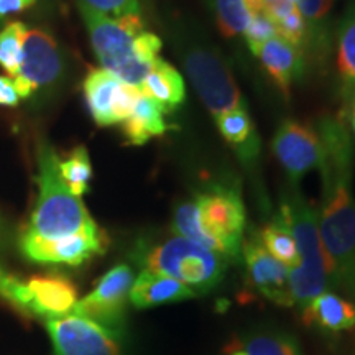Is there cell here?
I'll return each instance as SVG.
<instances>
[{
    "label": "cell",
    "mask_w": 355,
    "mask_h": 355,
    "mask_svg": "<svg viewBox=\"0 0 355 355\" xmlns=\"http://www.w3.org/2000/svg\"><path fill=\"white\" fill-rule=\"evenodd\" d=\"M316 130L322 144L319 165L322 198L318 227L329 266L331 286L355 300V201L352 196L354 145L339 117L319 119Z\"/></svg>",
    "instance_id": "cell-1"
},
{
    "label": "cell",
    "mask_w": 355,
    "mask_h": 355,
    "mask_svg": "<svg viewBox=\"0 0 355 355\" xmlns=\"http://www.w3.org/2000/svg\"><path fill=\"white\" fill-rule=\"evenodd\" d=\"M245 206L237 188L216 183L181 202L173 216V232L209 248L229 261L241 259Z\"/></svg>",
    "instance_id": "cell-2"
},
{
    "label": "cell",
    "mask_w": 355,
    "mask_h": 355,
    "mask_svg": "<svg viewBox=\"0 0 355 355\" xmlns=\"http://www.w3.org/2000/svg\"><path fill=\"white\" fill-rule=\"evenodd\" d=\"M58 166L60 155L51 145L43 144L38 150V199L25 232L44 241L99 232L83 199L74 196L61 181Z\"/></svg>",
    "instance_id": "cell-3"
},
{
    "label": "cell",
    "mask_w": 355,
    "mask_h": 355,
    "mask_svg": "<svg viewBox=\"0 0 355 355\" xmlns=\"http://www.w3.org/2000/svg\"><path fill=\"white\" fill-rule=\"evenodd\" d=\"M290 224L298 250V263L290 270L293 306L301 311L324 291H329L331 275L318 227V209L304 199L298 184H291L279 204Z\"/></svg>",
    "instance_id": "cell-4"
},
{
    "label": "cell",
    "mask_w": 355,
    "mask_h": 355,
    "mask_svg": "<svg viewBox=\"0 0 355 355\" xmlns=\"http://www.w3.org/2000/svg\"><path fill=\"white\" fill-rule=\"evenodd\" d=\"M135 261L141 270L178 279L196 295L214 290L229 266L225 257L176 234L150 245L140 243L135 250Z\"/></svg>",
    "instance_id": "cell-5"
},
{
    "label": "cell",
    "mask_w": 355,
    "mask_h": 355,
    "mask_svg": "<svg viewBox=\"0 0 355 355\" xmlns=\"http://www.w3.org/2000/svg\"><path fill=\"white\" fill-rule=\"evenodd\" d=\"M78 8L102 69L112 73L125 84L140 89L152 68L140 63L133 53L137 35L145 30L141 17L127 15L114 19L87 6L83 0H78Z\"/></svg>",
    "instance_id": "cell-6"
},
{
    "label": "cell",
    "mask_w": 355,
    "mask_h": 355,
    "mask_svg": "<svg viewBox=\"0 0 355 355\" xmlns=\"http://www.w3.org/2000/svg\"><path fill=\"white\" fill-rule=\"evenodd\" d=\"M183 64L191 84L212 117L247 107L227 63L214 48L204 44L186 46Z\"/></svg>",
    "instance_id": "cell-7"
},
{
    "label": "cell",
    "mask_w": 355,
    "mask_h": 355,
    "mask_svg": "<svg viewBox=\"0 0 355 355\" xmlns=\"http://www.w3.org/2000/svg\"><path fill=\"white\" fill-rule=\"evenodd\" d=\"M64 76V55L56 38L44 28H28L24 61L13 79L20 99H28L42 89L56 86Z\"/></svg>",
    "instance_id": "cell-8"
},
{
    "label": "cell",
    "mask_w": 355,
    "mask_h": 355,
    "mask_svg": "<svg viewBox=\"0 0 355 355\" xmlns=\"http://www.w3.org/2000/svg\"><path fill=\"white\" fill-rule=\"evenodd\" d=\"M46 331L55 355H122L121 331L78 314L48 319Z\"/></svg>",
    "instance_id": "cell-9"
},
{
    "label": "cell",
    "mask_w": 355,
    "mask_h": 355,
    "mask_svg": "<svg viewBox=\"0 0 355 355\" xmlns=\"http://www.w3.org/2000/svg\"><path fill=\"white\" fill-rule=\"evenodd\" d=\"M133 272L128 265H117L102 277L94 290L78 300L73 314L96 321L109 329L121 331L130 301Z\"/></svg>",
    "instance_id": "cell-10"
},
{
    "label": "cell",
    "mask_w": 355,
    "mask_h": 355,
    "mask_svg": "<svg viewBox=\"0 0 355 355\" xmlns=\"http://www.w3.org/2000/svg\"><path fill=\"white\" fill-rule=\"evenodd\" d=\"M83 91L91 117L99 127L122 123L132 114L141 94L139 87L125 84L102 68L89 71Z\"/></svg>",
    "instance_id": "cell-11"
},
{
    "label": "cell",
    "mask_w": 355,
    "mask_h": 355,
    "mask_svg": "<svg viewBox=\"0 0 355 355\" xmlns=\"http://www.w3.org/2000/svg\"><path fill=\"white\" fill-rule=\"evenodd\" d=\"M275 157L286 171L291 184H298L306 173L316 170L322 159V144L316 127L293 119L279 123L272 140Z\"/></svg>",
    "instance_id": "cell-12"
},
{
    "label": "cell",
    "mask_w": 355,
    "mask_h": 355,
    "mask_svg": "<svg viewBox=\"0 0 355 355\" xmlns=\"http://www.w3.org/2000/svg\"><path fill=\"white\" fill-rule=\"evenodd\" d=\"M20 250L35 263L79 266L94 255L104 254L105 241L102 230L76 234L56 241H44L24 232L20 237Z\"/></svg>",
    "instance_id": "cell-13"
},
{
    "label": "cell",
    "mask_w": 355,
    "mask_h": 355,
    "mask_svg": "<svg viewBox=\"0 0 355 355\" xmlns=\"http://www.w3.org/2000/svg\"><path fill=\"white\" fill-rule=\"evenodd\" d=\"M242 255L252 285L266 300L282 306H293L290 291V268L278 261L260 241L259 230H252L243 241Z\"/></svg>",
    "instance_id": "cell-14"
},
{
    "label": "cell",
    "mask_w": 355,
    "mask_h": 355,
    "mask_svg": "<svg viewBox=\"0 0 355 355\" xmlns=\"http://www.w3.org/2000/svg\"><path fill=\"white\" fill-rule=\"evenodd\" d=\"M21 311L35 316L56 319L73 313L78 303V290L61 275L33 277L24 282Z\"/></svg>",
    "instance_id": "cell-15"
},
{
    "label": "cell",
    "mask_w": 355,
    "mask_h": 355,
    "mask_svg": "<svg viewBox=\"0 0 355 355\" xmlns=\"http://www.w3.org/2000/svg\"><path fill=\"white\" fill-rule=\"evenodd\" d=\"M252 53L259 58L268 76L279 87V91L288 97L291 84L304 73L303 53L285 42L282 37H275L261 43Z\"/></svg>",
    "instance_id": "cell-16"
},
{
    "label": "cell",
    "mask_w": 355,
    "mask_h": 355,
    "mask_svg": "<svg viewBox=\"0 0 355 355\" xmlns=\"http://www.w3.org/2000/svg\"><path fill=\"white\" fill-rule=\"evenodd\" d=\"M198 296L189 286L166 275L141 270L139 277L133 279L130 290V303L135 308L145 309L153 306L178 303Z\"/></svg>",
    "instance_id": "cell-17"
},
{
    "label": "cell",
    "mask_w": 355,
    "mask_h": 355,
    "mask_svg": "<svg viewBox=\"0 0 355 355\" xmlns=\"http://www.w3.org/2000/svg\"><path fill=\"white\" fill-rule=\"evenodd\" d=\"M217 128L224 140L245 166H252L260 155V137L248 109H235L216 117Z\"/></svg>",
    "instance_id": "cell-18"
},
{
    "label": "cell",
    "mask_w": 355,
    "mask_h": 355,
    "mask_svg": "<svg viewBox=\"0 0 355 355\" xmlns=\"http://www.w3.org/2000/svg\"><path fill=\"white\" fill-rule=\"evenodd\" d=\"M140 92L162 105L168 115L183 104L186 97L184 79L170 63L158 58L141 83Z\"/></svg>",
    "instance_id": "cell-19"
},
{
    "label": "cell",
    "mask_w": 355,
    "mask_h": 355,
    "mask_svg": "<svg viewBox=\"0 0 355 355\" xmlns=\"http://www.w3.org/2000/svg\"><path fill=\"white\" fill-rule=\"evenodd\" d=\"M304 321L326 332H343L355 326V304L334 291H324L303 311Z\"/></svg>",
    "instance_id": "cell-20"
},
{
    "label": "cell",
    "mask_w": 355,
    "mask_h": 355,
    "mask_svg": "<svg viewBox=\"0 0 355 355\" xmlns=\"http://www.w3.org/2000/svg\"><path fill=\"white\" fill-rule=\"evenodd\" d=\"M166 112L153 99L140 94L132 114L122 122V133L127 144L133 146L145 145L155 137H162L170 130L166 122Z\"/></svg>",
    "instance_id": "cell-21"
},
{
    "label": "cell",
    "mask_w": 355,
    "mask_h": 355,
    "mask_svg": "<svg viewBox=\"0 0 355 355\" xmlns=\"http://www.w3.org/2000/svg\"><path fill=\"white\" fill-rule=\"evenodd\" d=\"M224 355H303L298 343L282 331H255L232 340Z\"/></svg>",
    "instance_id": "cell-22"
},
{
    "label": "cell",
    "mask_w": 355,
    "mask_h": 355,
    "mask_svg": "<svg viewBox=\"0 0 355 355\" xmlns=\"http://www.w3.org/2000/svg\"><path fill=\"white\" fill-rule=\"evenodd\" d=\"M332 3L334 0H298L296 3L308 32L306 50H309L316 60H322L329 53V15Z\"/></svg>",
    "instance_id": "cell-23"
},
{
    "label": "cell",
    "mask_w": 355,
    "mask_h": 355,
    "mask_svg": "<svg viewBox=\"0 0 355 355\" xmlns=\"http://www.w3.org/2000/svg\"><path fill=\"white\" fill-rule=\"evenodd\" d=\"M265 10L275 24L278 37L298 48L304 55L308 32H306V24L298 10V6L290 0H272V2L265 3Z\"/></svg>",
    "instance_id": "cell-24"
},
{
    "label": "cell",
    "mask_w": 355,
    "mask_h": 355,
    "mask_svg": "<svg viewBox=\"0 0 355 355\" xmlns=\"http://www.w3.org/2000/svg\"><path fill=\"white\" fill-rule=\"evenodd\" d=\"M259 235L270 255L285 263L290 270L295 268L298 263V250H296L295 237H293L285 212L278 209L273 219L260 230Z\"/></svg>",
    "instance_id": "cell-25"
},
{
    "label": "cell",
    "mask_w": 355,
    "mask_h": 355,
    "mask_svg": "<svg viewBox=\"0 0 355 355\" xmlns=\"http://www.w3.org/2000/svg\"><path fill=\"white\" fill-rule=\"evenodd\" d=\"M337 68L344 81V97L355 92V0L337 30Z\"/></svg>",
    "instance_id": "cell-26"
},
{
    "label": "cell",
    "mask_w": 355,
    "mask_h": 355,
    "mask_svg": "<svg viewBox=\"0 0 355 355\" xmlns=\"http://www.w3.org/2000/svg\"><path fill=\"white\" fill-rule=\"evenodd\" d=\"M60 176L74 196L83 198L92 180V163L84 145H78L64 159L60 158Z\"/></svg>",
    "instance_id": "cell-27"
},
{
    "label": "cell",
    "mask_w": 355,
    "mask_h": 355,
    "mask_svg": "<svg viewBox=\"0 0 355 355\" xmlns=\"http://www.w3.org/2000/svg\"><path fill=\"white\" fill-rule=\"evenodd\" d=\"M214 15L217 28L224 37L232 38L245 33L250 12L245 0H204Z\"/></svg>",
    "instance_id": "cell-28"
},
{
    "label": "cell",
    "mask_w": 355,
    "mask_h": 355,
    "mask_svg": "<svg viewBox=\"0 0 355 355\" xmlns=\"http://www.w3.org/2000/svg\"><path fill=\"white\" fill-rule=\"evenodd\" d=\"M28 26L24 21H10L0 30V66L15 78L24 61V44Z\"/></svg>",
    "instance_id": "cell-29"
},
{
    "label": "cell",
    "mask_w": 355,
    "mask_h": 355,
    "mask_svg": "<svg viewBox=\"0 0 355 355\" xmlns=\"http://www.w3.org/2000/svg\"><path fill=\"white\" fill-rule=\"evenodd\" d=\"M245 40L250 51H254L257 46H260L261 43L268 42L275 37H278L277 28H275V24L272 19L268 17L266 10L257 12L254 15H250V21H248V26L245 30Z\"/></svg>",
    "instance_id": "cell-30"
},
{
    "label": "cell",
    "mask_w": 355,
    "mask_h": 355,
    "mask_svg": "<svg viewBox=\"0 0 355 355\" xmlns=\"http://www.w3.org/2000/svg\"><path fill=\"white\" fill-rule=\"evenodd\" d=\"M87 6L99 10L104 15L121 19L127 15H140L141 3L140 0H83Z\"/></svg>",
    "instance_id": "cell-31"
},
{
    "label": "cell",
    "mask_w": 355,
    "mask_h": 355,
    "mask_svg": "<svg viewBox=\"0 0 355 355\" xmlns=\"http://www.w3.org/2000/svg\"><path fill=\"white\" fill-rule=\"evenodd\" d=\"M159 51H162V40L158 35L144 30L140 35H137L133 42V53L137 60L146 66H152L155 60H158Z\"/></svg>",
    "instance_id": "cell-32"
},
{
    "label": "cell",
    "mask_w": 355,
    "mask_h": 355,
    "mask_svg": "<svg viewBox=\"0 0 355 355\" xmlns=\"http://www.w3.org/2000/svg\"><path fill=\"white\" fill-rule=\"evenodd\" d=\"M21 295H24V282H20L19 278L8 275L6 270L0 266V296L20 309Z\"/></svg>",
    "instance_id": "cell-33"
},
{
    "label": "cell",
    "mask_w": 355,
    "mask_h": 355,
    "mask_svg": "<svg viewBox=\"0 0 355 355\" xmlns=\"http://www.w3.org/2000/svg\"><path fill=\"white\" fill-rule=\"evenodd\" d=\"M20 101L21 99L17 94L13 79L0 76V105H3V107H17L20 104Z\"/></svg>",
    "instance_id": "cell-34"
},
{
    "label": "cell",
    "mask_w": 355,
    "mask_h": 355,
    "mask_svg": "<svg viewBox=\"0 0 355 355\" xmlns=\"http://www.w3.org/2000/svg\"><path fill=\"white\" fill-rule=\"evenodd\" d=\"M37 0H0V20H6L13 13H20L32 7Z\"/></svg>",
    "instance_id": "cell-35"
},
{
    "label": "cell",
    "mask_w": 355,
    "mask_h": 355,
    "mask_svg": "<svg viewBox=\"0 0 355 355\" xmlns=\"http://www.w3.org/2000/svg\"><path fill=\"white\" fill-rule=\"evenodd\" d=\"M343 112H345V114L340 115V119H343L345 115V117L349 119L350 125H352L354 132H355V92H352V94L347 96V97H344V110H343Z\"/></svg>",
    "instance_id": "cell-36"
},
{
    "label": "cell",
    "mask_w": 355,
    "mask_h": 355,
    "mask_svg": "<svg viewBox=\"0 0 355 355\" xmlns=\"http://www.w3.org/2000/svg\"><path fill=\"white\" fill-rule=\"evenodd\" d=\"M3 237V222H2V216H0V242H2Z\"/></svg>",
    "instance_id": "cell-37"
},
{
    "label": "cell",
    "mask_w": 355,
    "mask_h": 355,
    "mask_svg": "<svg viewBox=\"0 0 355 355\" xmlns=\"http://www.w3.org/2000/svg\"><path fill=\"white\" fill-rule=\"evenodd\" d=\"M290 2H293V3H298V0H290Z\"/></svg>",
    "instance_id": "cell-38"
}]
</instances>
